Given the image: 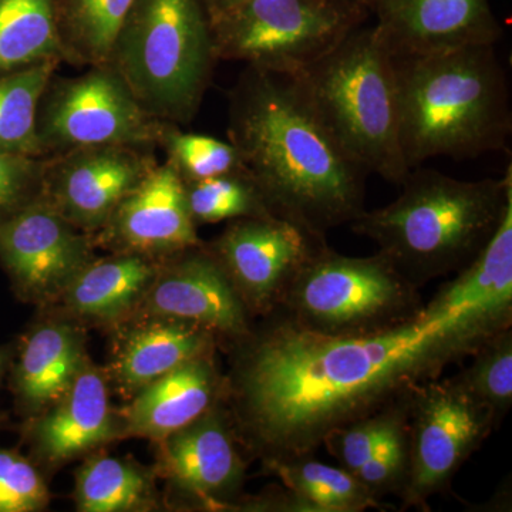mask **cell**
Wrapping results in <instances>:
<instances>
[{"instance_id":"obj_1","label":"cell","mask_w":512,"mask_h":512,"mask_svg":"<svg viewBox=\"0 0 512 512\" xmlns=\"http://www.w3.org/2000/svg\"><path fill=\"white\" fill-rule=\"evenodd\" d=\"M511 325L512 305L483 301L460 274L414 318L370 335H320L272 311L227 345L224 403L262 466L315 456L332 431L439 379Z\"/></svg>"},{"instance_id":"obj_2","label":"cell","mask_w":512,"mask_h":512,"mask_svg":"<svg viewBox=\"0 0 512 512\" xmlns=\"http://www.w3.org/2000/svg\"><path fill=\"white\" fill-rule=\"evenodd\" d=\"M228 140L276 217L326 239L365 208L367 174L289 76L245 67L228 94Z\"/></svg>"},{"instance_id":"obj_3","label":"cell","mask_w":512,"mask_h":512,"mask_svg":"<svg viewBox=\"0 0 512 512\" xmlns=\"http://www.w3.org/2000/svg\"><path fill=\"white\" fill-rule=\"evenodd\" d=\"M393 57L400 147L409 170L431 158L471 160L507 150L510 84L495 45Z\"/></svg>"},{"instance_id":"obj_4","label":"cell","mask_w":512,"mask_h":512,"mask_svg":"<svg viewBox=\"0 0 512 512\" xmlns=\"http://www.w3.org/2000/svg\"><path fill=\"white\" fill-rule=\"evenodd\" d=\"M400 187L396 200L363 211L350 227L417 288L467 268L512 208L511 164L504 177L478 181L420 165Z\"/></svg>"},{"instance_id":"obj_5","label":"cell","mask_w":512,"mask_h":512,"mask_svg":"<svg viewBox=\"0 0 512 512\" xmlns=\"http://www.w3.org/2000/svg\"><path fill=\"white\" fill-rule=\"evenodd\" d=\"M289 77L356 164L402 184L410 170L400 147L396 67L375 26L355 30Z\"/></svg>"},{"instance_id":"obj_6","label":"cell","mask_w":512,"mask_h":512,"mask_svg":"<svg viewBox=\"0 0 512 512\" xmlns=\"http://www.w3.org/2000/svg\"><path fill=\"white\" fill-rule=\"evenodd\" d=\"M107 63L151 116L190 124L218 63L204 0H134Z\"/></svg>"},{"instance_id":"obj_7","label":"cell","mask_w":512,"mask_h":512,"mask_svg":"<svg viewBox=\"0 0 512 512\" xmlns=\"http://www.w3.org/2000/svg\"><path fill=\"white\" fill-rule=\"evenodd\" d=\"M423 306L419 288L379 252L362 258L326 244L299 269L274 311L309 332L362 336L402 325Z\"/></svg>"},{"instance_id":"obj_8","label":"cell","mask_w":512,"mask_h":512,"mask_svg":"<svg viewBox=\"0 0 512 512\" xmlns=\"http://www.w3.org/2000/svg\"><path fill=\"white\" fill-rule=\"evenodd\" d=\"M370 10L367 0H247L211 16L215 56L293 76L360 29Z\"/></svg>"},{"instance_id":"obj_9","label":"cell","mask_w":512,"mask_h":512,"mask_svg":"<svg viewBox=\"0 0 512 512\" xmlns=\"http://www.w3.org/2000/svg\"><path fill=\"white\" fill-rule=\"evenodd\" d=\"M165 123L144 110L123 77L104 63L79 76L53 74L37 106L36 134L42 157L97 146L156 150Z\"/></svg>"},{"instance_id":"obj_10","label":"cell","mask_w":512,"mask_h":512,"mask_svg":"<svg viewBox=\"0 0 512 512\" xmlns=\"http://www.w3.org/2000/svg\"><path fill=\"white\" fill-rule=\"evenodd\" d=\"M495 427L490 410L456 376L414 387L407 406L409 471L399 495L403 507L426 510L427 501L447 490Z\"/></svg>"},{"instance_id":"obj_11","label":"cell","mask_w":512,"mask_h":512,"mask_svg":"<svg viewBox=\"0 0 512 512\" xmlns=\"http://www.w3.org/2000/svg\"><path fill=\"white\" fill-rule=\"evenodd\" d=\"M154 446L165 507L232 511L242 497L247 463L224 400Z\"/></svg>"},{"instance_id":"obj_12","label":"cell","mask_w":512,"mask_h":512,"mask_svg":"<svg viewBox=\"0 0 512 512\" xmlns=\"http://www.w3.org/2000/svg\"><path fill=\"white\" fill-rule=\"evenodd\" d=\"M96 256L94 235L73 227L43 197L0 224V266L16 298L40 311Z\"/></svg>"},{"instance_id":"obj_13","label":"cell","mask_w":512,"mask_h":512,"mask_svg":"<svg viewBox=\"0 0 512 512\" xmlns=\"http://www.w3.org/2000/svg\"><path fill=\"white\" fill-rule=\"evenodd\" d=\"M326 244V239L272 215L228 221L207 247L255 320L274 311L299 269Z\"/></svg>"},{"instance_id":"obj_14","label":"cell","mask_w":512,"mask_h":512,"mask_svg":"<svg viewBox=\"0 0 512 512\" xmlns=\"http://www.w3.org/2000/svg\"><path fill=\"white\" fill-rule=\"evenodd\" d=\"M158 163L153 148H74L45 157L42 197L73 227L94 235Z\"/></svg>"},{"instance_id":"obj_15","label":"cell","mask_w":512,"mask_h":512,"mask_svg":"<svg viewBox=\"0 0 512 512\" xmlns=\"http://www.w3.org/2000/svg\"><path fill=\"white\" fill-rule=\"evenodd\" d=\"M111 393L106 369L89 357L63 397L23 420L22 443L45 476L124 440L123 417Z\"/></svg>"},{"instance_id":"obj_16","label":"cell","mask_w":512,"mask_h":512,"mask_svg":"<svg viewBox=\"0 0 512 512\" xmlns=\"http://www.w3.org/2000/svg\"><path fill=\"white\" fill-rule=\"evenodd\" d=\"M164 316L211 329L225 346L247 335L249 315L205 242L163 259L133 316Z\"/></svg>"},{"instance_id":"obj_17","label":"cell","mask_w":512,"mask_h":512,"mask_svg":"<svg viewBox=\"0 0 512 512\" xmlns=\"http://www.w3.org/2000/svg\"><path fill=\"white\" fill-rule=\"evenodd\" d=\"M97 249L163 261L202 241L185 197L184 181L173 165L158 163L128 192L94 234Z\"/></svg>"},{"instance_id":"obj_18","label":"cell","mask_w":512,"mask_h":512,"mask_svg":"<svg viewBox=\"0 0 512 512\" xmlns=\"http://www.w3.org/2000/svg\"><path fill=\"white\" fill-rule=\"evenodd\" d=\"M393 56H426L495 45L501 26L488 0H367Z\"/></svg>"},{"instance_id":"obj_19","label":"cell","mask_w":512,"mask_h":512,"mask_svg":"<svg viewBox=\"0 0 512 512\" xmlns=\"http://www.w3.org/2000/svg\"><path fill=\"white\" fill-rule=\"evenodd\" d=\"M111 330V390L124 400L194 357L217 352L221 342L211 329L164 316H131Z\"/></svg>"},{"instance_id":"obj_20","label":"cell","mask_w":512,"mask_h":512,"mask_svg":"<svg viewBox=\"0 0 512 512\" xmlns=\"http://www.w3.org/2000/svg\"><path fill=\"white\" fill-rule=\"evenodd\" d=\"M40 313L16 343L8 375L15 410L23 420L63 397L90 357L86 326L57 313Z\"/></svg>"},{"instance_id":"obj_21","label":"cell","mask_w":512,"mask_h":512,"mask_svg":"<svg viewBox=\"0 0 512 512\" xmlns=\"http://www.w3.org/2000/svg\"><path fill=\"white\" fill-rule=\"evenodd\" d=\"M215 353L194 357L138 390L119 407L124 440L158 441L224 400L225 373Z\"/></svg>"},{"instance_id":"obj_22","label":"cell","mask_w":512,"mask_h":512,"mask_svg":"<svg viewBox=\"0 0 512 512\" xmlns=\"http://www.w3.org/2000/svg\"><path fill=\"white\" fill-rule=\"evenodd\" d=\"M161 261L134 254L97 255L79 272L49 311L80 325L113 329L136 313Z\"/></svg>"},{"instance_id":"obj_23","label":"cell","mask_w":512,"mask_h":512,"mask_svg":"<svg viewBox=\"0 0 512 512\" xmlns=\"http://www.w3.org/2000/svg\"><path fill=\"white\" fill-rule=\"evenodd\" d=\"M106 448L83 458L74 471L73 500L79 512H150L165 507L156 468Z\"/></svg>"},{"instance_id":"obj_24","label":"cell","mask_w":512,"mask_h":512,"mask_svg":"<svg viewBox=\"0 0 512 512\" xmlns=\"http://www.w3.org/2000/svg\"><path fill=\"white\" fill-rule=\"evenodd\" d=\"M52 60L63 63L56 0H0V76Z\"/></svg>"},{"instance_id":"obj_25","label":"cell","mask_w":512,"mask_h":512,"mask_svg":"<svg viewBox=\"0 0 512 512\" xmlns=\"http://www.w3.org/2000/svg\"><path fill=\"white\" fill-rule=\"evenodd\" d=\"M134 0H56L63 63L92 67L107 63L111 45Z\"/></svg>"},{"instance_id":"obj_26","label":"cell","mask_w":512,"mask_h":512,"mask_svg":"<svg viewBox=\"0 0 512 512\" xmlns=\"http://www.w3.org/2000/svg\"><path fill=\"white\" fill-rule=\"evenodd\" d=\"M262 468L305 501L311 512H362L383 507L352 473L313 456L269 463Z\"/></svg>"},{"instance_id":"obj_27","label":"cell","mask_w":512,"mask_h":512,"mask_svg":"<svg viewBox=\"0 0 512 512\" xmlns=\"http://www.w3.org/2000/svg\"><path fill=\"white\" fill-rule=\"evenodd\" d=\"M62 62H45L0 76V153L42 157L36 134L40 97Z\"/></svg>"},{"instance_id":"obj_28","label":"cell","mask_w":512,"mask_h":512,"mask_svg":"<svg viewBox=\"0 0 512 512\" xmlns=\"http://www.w3.org/2000/svg\"><path fill=\"white\" fill-rule=\"evenodd\" d=\"M184 188L188 210L197 227L275 215L248 171L184 183Z\"/></svg>"},{"instance_id":"obj_29","label":"cell","mask_w":512,"mask_h":512,"mask_svg":"<svg viewBox=\"0 0 512 512\" xmlns=\"http://www.w3.org/2000/svg\"><path fill=\"white\" fill-rule=\"evenodd\" d=\"M158 148L164 151L165 161L173 165L184 183L248 171L231 141L185 133L177 124H164Z\"/></svg>"},{"instance_id":"obj_30","label":"cell","mask_w":512,"mask_h":512,"mask_svg":"<svg viewBox=\"0 0 512 512\" xmlns=\"http://www.w3.org/2000/svg\"><path fill=\"white\" fill-rule=\"evenodd\" d=\"M470 357V365L454 376L498 426L512 404V326L485 340Z\"/></svg>"},{"instance_id":"obj_31","label":"cell","mask_w":512,"mask_h":512,"mask_svg":"<svg viewBox=\"0 0 512 512\" xmlns=\"http://www.w3.org/2000/svg\"><path fill=\"white\" fill-rule=\"evenodd\" d=\"M410 393L390 406L384 407L380 412L362 417L332 431L323 441L322 446L326 447L330 456L339 461V467L355 474L372 456L377 444L406 414Z\"/></svg>"},{"instance_id":"obj_32","label":"cell","mask_w":512,"mask_h":512,"mask_svg":"<svg viewBox=\"0 0 512 512\" xmlns=\"http://www.w3.org/2000/svg\"><path fill=\"white\" fill-rule=\"evenodd\" d=\"M409 406V404H407ZM409 471V439L407 412L377 444L369 460L353 476L373 497L380 500L387 494L400 495Z\"/></svg>"},{"instance_id":"obj_33","label":"cell","mask_w":512,"mask_h":512,"mask_svg":"<svg viewBox=\"0 0 512 512\" xmlns=\"http://www.w3.org/2000/svg\"><path fill=\"white\" fill-rule=\"evenodd\" d=\"M49 504L42 470L19 451L0 447V512H39Z\"/></svg>"},{"instance_id":"obj_34","label":"cell","mask_w":512,"mask_h":512,"mask_svg":"<svg viewBox=\"0 0 512 512\" xmlns=\"http://www.w3.org/2000/svg\"><path fill=\"white\" fill-rule=\"evenodd\" d=\"M45 157L0 153V224L43 194Z\"/></svg>"},{"instance_id":"obj_35","label":"cell","mask_w":512,"mask_h":512,"mask_svg":"<svg viewBox=\"0 0 512 512\" xmlns=\"http://www.w3.org/2000/svg\"><path fill=\"white\" fill-rule=\"evenodd\" d=\"M13 355H15V343L0 345V387H2L3 380L9 375Z\"/></svg>"},{"instance_id":"obj_36","label":"cell","mask_w":512,"mask_h":512,"mask_svg":"<svg viewBox=\"0 0 512 512\" xmlns=\"http://www.w3.org/2000/svg\"><path fill=\"white\" fill-rule=\"evenodd\" d=\"M242 2H247V0H204L208 13H210V18Z\"/></svg>"},{"instance_id":"obj_37","label":"cell","mask_w":512,"mask_h":512,"mask_svg":"<svg viewBox=\"0 0 512 512\" xmlns=\"http://www.w3.org/2000/svg\"><path fill=\"white\" fill-rule=\"evenodd\" d=\"M6 416L3 413H0V429H2L3 423H5Z\"/></svg>"}]
</instances>
